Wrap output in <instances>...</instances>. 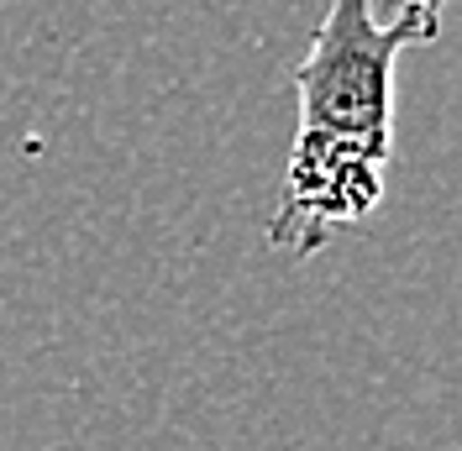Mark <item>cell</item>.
Listing matches in <instances>:
<instances>
[{
  "label": "cell",
  "mask_w": 462,
  "mask_h": 451,
  "mask_svg": "<svg viewBox=\"0 0 462 451\" xmlns=\"http://www.w3.org/2000/svg\"><path fill=\"white\" fill-rule=\"evenodd\" d=\"M452 0H394L378 22L374 0H331L310 53L289 69L300 121L289 142L268 242L316 257L342 226L368 221L383 199L394 152V63L441 37Z\"/></svg>",
  "instance_id": "obj_1"
}]
</instances>
